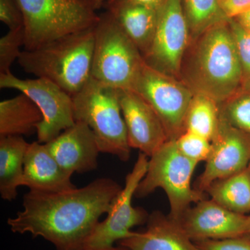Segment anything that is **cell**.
Masks as SVG:
<instances>
[{
  "instance_id": "6da1fadb",
  "label": "cell",
  "mask_w": 250,
  "mask_h": 250,
  "mask_svg": "<svg viewBox=\"0 0 250 250\" xmlns=\"http://www.w3.org/2000/svg\"><path fill=\"white\" fill-rule=\"evenodd\" d=\"M122 188L113 179L102 177L66 191L29 190L23 197V209L7 224L13 232L42 237L57 250H79Z\"/></svg>"
},
{
  "instance_id": "7a4b0ae2",
  "label": "cell",
  "mask_w": 250,
  "mask_h": 250,
  "mask_svg": "<svg viewBox=\"0 0 250 250\" xmlns=\"http://www.w3.org/2000/svg\"><path fill=\"white\" fill-rule=\"evenodd\" d=\"M180 80L193 92L218 104L243 87V72L228 21L191 39L182 62Z\"/></svg>"
},
{
  "instance_id": "3957f363",
  "label": "cell",
  "mask_w": 250,
  "mask_h": 250,
  "mask_svg": "<svg viewBox=\"0 0 250 250\" xmlns=\"http://www.w3.org/2000/svg\"><path fill=\"white\" fill-rule=\"evenodd\" d=\"M95 27L23 50L18 63L24 72L51 81L72 97L91 78Z\"/></svg>"
},
{
  "instance_id": "277c9868",
  "label": "cell",
  "mask_w": 250,
  "mask_h": 250,
  "mask_svg": "<svg viewBox=\"0 0 250 250\" xmlns=\"http://www.w3.org/2000/svg\"><path fill=\"white\" fill-rule=\"evenodd\" d=\"M75 122L88 125L96 138L100 152L129 160L131 148L120 104L119 90L90 78L72 96Z\"/></svg>"
},
{
  "instance_id": "5b68a950",
  "label": "cell",
  "mask_w": 250,
  "mask_h": 250,
  "mask_svg": "<svg viewBox=\"0 0 250 250\" xmlns=\"http://www.w3.org/2000/svg\"><path fill=\"white\" fill-rule=\"evenodd\" d=\"M22 16L24 50L95 27L100 20L80 0H16Z\"/></svg>"
},
{
  "instance_id": "8992f818",
  "label": "cell",
  "mask_w": 250,
  "mask_h": 250,
  "mask_svg": "<svg viewBox=\"0 0 250 250\" xmlns=\"http://www.w3.org/2000/svg\"><path fill=\"white\" fill-rule=\"evenodd\" d=\"M147 172L135 197H144L157 188L166 192L170 205L169 217L175 221L193 204L205 199L204 193L192 188L191 179L197 163L184 155L175 141H166L150 157Z\"/></svg>"
},
{
  "instance_id": "52a82bcc",
  "label": "cell",
  "mask_w": 250,
  "mask_h": 250,
  "mask_svg": "<svg viewBox=\"0 0 250 250\" xmlns=\"http://www.w3.org/2000/svg\"><path fill=\"white\" fill-rule=\"evenodd\" d=\"M145 61L111 13L95 27L91 77L120 90H133Z\"/></svg>"
},
{
  "instance_id": "ba28073f",
  "label": "cell",
  "mask_w": 250,
  "mask_h": 250,
  "mask_svg": "<svg viewBox=\"0 0 250 250\" xmlns=\"http://www.w3.org/2000/svg\"><path fill=\"white\" fill-rule=\"evenodd\" d=\"M133 90L155 112L168 140L175 141L183 134L186 116L195 95L184 82L145 62Z\"/></svg>"
},
{
  "instance_id": "9c48e42d",
  "label": "cell",
  "mask_w": 250,
  "mask_h": 250,
  "mask_svg": "<svg viewBox=\"0 0 250 250\" xmlns=\"http://www.w3.org/2000/svg\"><path fill=\"white\" fill-rule=\"evenodd\" d=\"M0 88L19 90L37 105L42 115L38 141L47 143L75 123L72 97L47 79L21 80L11 72L0 74Z\"/></svg>"
},
{
  "instance_id": "30bf717a",
  "label": "cell",
  "mask_w": 250,
  "mask_h": 250,
  "mask_svg": "<svg viewBox=\"0 0 250 250\" xmlns=\"http://www.w3.org/2000/svg\"><path fill=\"white\" fill-rule=\"evenodd\" d=\"M190 41L182 0H166L158 10L155 34L143 59L152 68L180 80L182 62Z\"/></svg>"
},
{
  "instance_id": "8fae6325",
  "label": "cell",
  "mask_w": 250,
  "mask_h": 250,
  "mask_svg": "<svg viewBox=\"0 0 250 250\" xmlns=\"http://www.w3.org/2000/svg\"><path fill=\"white\" fill-rule=\"evenodd\" d=\"M148 158L146 154L140 153L132 170L125 178V187L112 202L107 216L98 223L84 247L106 248L114 246L115 243L131 236L134 233L131 229L147 223L149 215L143 208L134 207L132 200L147 172Z\"/></svg>"
},
{
  "instance_id": "7c38bea8",
  "label": "cell",
  "mask_w": 250,
  "mask_h": 250,
  "mask_svg": "<svg viewBox=\"0 0 250 250\" xmlns=\"http://www.w3.org/2000/svg\"><path fill=\"white\" fill-rule=\"evenodd\" d=\"M211 143L205 169L195 184V190L204 194L217 181L246 170L250 161V134L221 120L218 134Z\"/></svg>"
},
{
  "instance_id": "4fadbf2b",
  "label": "cell",
  "mask_w": 250,
  "mask_h": 250,
  "mask_svg": "<svg viewBox=\"0 0 250 250\" xmlns=\"http://www.w3.org/2000/svg\"><path fill=\"white\" fill-rule=\"evenodd\" d=\"M176 222L193 242L248 234V215L234 213L211 199L195 204Z\"/></svg>"
},
{
  "instance_id": "5bb4252c",
  "label": "cell",
  "mask_w": 250,
  "mask_h": 250,
  "mask_svg": "<svg viewBox=\"0 0 250 250\" xmlns=\"http://www.w3.org/2000/svg\"><path fill=\"white\" fill-rule=\"evenodd\" d=\"M118 90L130 147L150 157L168 141L165 129L155 112L141 95L133 90Z\"/></svg>"
},
{
  "instance_id": "9a60e30c",
  "label": "cell",
  "mask_w": 250,
  "mask_h": 250,
  "mask_svg": "<svg viewBox=\"0 0 250 250\" xmlns=\"http://www.w3.org/2000/svg\"><path fill=\"white\" fill-rule=\"evenodd\" d=\"M44 144L69 173H85L98 168L100 148L93 131L84 123L75 122L71 127Z\"/></svg>"
},
{
  "instance_id": "2e32d148",
  "label": "cell",
  "mask_w": 250,
  "mask_h": 250,
  "mask_svg": "<svg viewBox=\"0 0 250 250\" xmlns=\"http://www.w3.org/2000/svg\"><path fill=\"white\" fill-rule=\"evenodd\" d=\"M72 174L63 170L49 152L45 144L29 143L24 156L22 184L29 190L59 192L75 188Z\"/></svg>"
},
{
  "instance_id": "e0dca14e",
  "label": "cell",
  "mask_w": 250,
  "mask_h": 250,
  "mask_svg": "<svg viewBox=\"0 0 250 250\" xmlns=\"http://www.w3.org/2000/svg\"><path fill=\"white\" fill-rule=\"evenodd\" d=\"M118 245L129 250H200L177 222L159 211L149 215L145 231H134Z\"/></svg>"
},
{
  "instance_id": "ac0fdd59",
  "label": "cell",
  "mask_w": 250,
  "mask_h": 250,
  "mask_svg": "<svg viewBox=\"0 0 250 250\" xmlns=\"http://www.w3.org/2000/svg\"><path fill=\"white\" fill-rule=\"evenodd\" d=\"M108 11L136 45L143 57L152 45L158 10L117 0L108 4Z\"/></svg>"
},
{
  "instance_id": "d6986e66",
  "label": "cell",
  "mask_w": 250,
  "mask_h": 250,
  "mask_svg": "<svg viewBox=\"0 0 250 250\" xmlns=\"http://www.w3.org/2000/svg\"><path fill=\"white\" fill-rule=\"evenodd\" d=\"M42 121L40 109L25 94L0 103V138L30 136Z\"/></svg>"
},
{
  "instance_id": "ffe728a7",
  "label": "cell",
  "mask_w": 250,
  "mask_h": 250,
  "mask_svg": "<svg viewBox=\"0 0 250 250\" xmlns=\"http://www.w3.org/2000/svg\"><path fill=\"white\" fill-rule=\"evenodd\" d=\"M29 143L23 136L0 138V195L13 201L22 187L24 156Z\"/></svg>"
},
{
  "instance_id": "44dd1931",
  "label": "cell",
  "mask_w": 250,
  "mask_h": 250,
  "mask_svg": "<svg viewBox=\"0 0 250 250\" xmlns=\"http://www.w3.org/2000/svg\"><path fill=\"white\" fill-rule=\"evenodd\" d=\"M210 199L234 213L250 212V174L248 168L221 180L207 189Z\"/></svg>"
},
{
  "instance_id": "7402d4cb",
  "label": "cell",
  "mask_w": 250,
  "mask_h": 250,
  "mask_svg": "<svg viewBox=\"0 0 250 250\" xmlns=\"http://www.w3.org/2000/svg\"><path fill=\"white\" fill-rule=\"evenodd\" d=\"M219 104L209 97L195 94L185 118V131H191L212 141L220 126Z\"/></svg>"
},
{
  "instance_id": "603a6c76",
  "label": "cell",
  "mask_w": 250,
  "mask_h": 250,
  "mask_svg": "<svg viewBox=\"0 0 250 250\" xmlns=\"http://www.w3.org/2000/svg\"><path fill=\"white\" fill-rule=\"evenodd\" d=\"M184 9L191 39L200 36L217 23L228 21L218 0H183Z\"/></svg>"
},
{
  "instance_id": "cb8c5ba5",
  "label": "cell",
  "mask_w": 250,
  "mask_h": 250,
  "mask_svg": "<svg viewBox=\"0 0 250 250\" xmlns=\"http://www.w3.org/2000/svg\"><path fill=\"white\" fill-rule=\"evenodd\" d=\"M219 108L222 121L250 134V88L238 90Z\"/></svg>"
},
{
  "instance_id": "d4e9b609",
  "label": "cell",
  "mask_w": 250,
  "mask_h": 250,
  "mask_svg": "<svg viewBox=\"0 0 250 250\" xmlns=\"http://www.w3.org/2000/svg\"><path fill=\"white\" fill-rule=\"evenodd\" d=\"M24 45V31L23 26L9 29L0 39V74L11 72V67L18 61Z\"/></svg>"
},
{
  "instance_id": "484cf974",
  "label": "cell",
  "mask_w": 250,
  "mask_h": 250,
  "mask_svg": "<svg viewBox=\"0 0 250 250\" xmlns=\"http://www.w3.org/2000/svg\"><path fill=\"white\" fill-rule=\"evenodd\" d=\"M175 142L184 156L197 164L208 160L211 152V141L191 131H184Z\"/></svg>"
},
{
  "instance_id": "4316f807",
  "label": "cell",
  "mask_w": 250,
  "mask_h": 250,
  "mask_svg": "<svg viewBox=\"0 0 250 250\" xmlns=\"http://www.w3.org/2000/svg\"><path fill=\"white\" fill-rule=\"evenodd\" d=\"M229 22L232 31L235 42H236L237 51H238V57H239L242 72H243L242 88H250V32L241 27L234 20H229Z\"/></svg>"
},
{
  "instance_id": "83f0119b",
  "label": "cell",
  "mask_w": 250,
  "mask_h": 250,
  "mask_svg": "<svg viewBox=\"0 0 250 250\" xmlns=\"http://www.w3.org/2000/svg\"><path fill=\"white\" fill-rule=\"evenodd\" d=\"M200 250H250V236L195 242Z\"/></svg>"
},
{
  "instance_id": "f1b7e54d",
  "label": "cell",
  "mask_w": 250,
  "mask_h": 250,
  "mask_svg": "<svg viewBox=\"0 0 250 250\" xmlns=\"http://www.w3.org/2000/svg\"><path fill=\"white\" fill-rule=\"evenodd\" d=\"M0 21L9 29L23 26L22 14L16 0H0Z\"/></svg>"
},
{
  "instance_id": "f546056e",
  "label": "cell",
  "mask_w": 250,
  "mask_h": 250,
  "mask_svg": "<svg viewBox=\"0 0 250 250\" xmlns=\"http://www.w3.org/2000/svg\"><path fill=\"white\" fill-rule=\"evenodd\" d=\"M220 9L228 20L234 19L250 10V0H218Z\"/></svg>"
},
{
  "instance_id": "4dcf8cb0",
  "label": "cell",
  "mask_w": 250,
  "mask_h": 250,
  "mask_svg": "<svg viewBox=\"0 0 250 250\" xmlns=\"http://www.w3.org/2000/svg\"><path fill=\"white\" fill-rule=\"evenodd\" d=\"M121 1L130 3V4L141 5V6H146V7L151 8L153 9L159 10L166 0H121Z\"/></svg>"
},
{
  "instance_id": "1f68e13d",
  "label": "cell",
  "mask_w": 250,
  "mask_h": 250,
  "mask_svg": "<svg viewBox=\"0 0 250 250\" xmlns=\"http://www.w3.org/2000/svg\"><path fill=\"white\" fill-rule=\"evenodd\" d=\"M233 20L243 29L250 32V10Z\"/></svg>"
},
{
  "instance_id": "d6a6232c",
  "label": "cell",
  "mask_w": 250,
  "mask_h": 250,
  "mask_svg": "<svg viewBox=\"0 0 250 250\" xmlns=\"http://www.w3.org/2000/svg\"><path fill=\"white\" fill-rule=\"evenodd\" d=\"M80 1L95 11L100 9L104 4V0H80Z\"/></svg>"
},
{
  "instance_id": "836d02e7",
  "label": "cell",
  "mask_w": 250,
  "mask_h": 250,
  "mask_svg": "<svg viewBox=\"0 0 250 250\" xmlns=\"http://www.w3.org/2000/svg\"><path fill=\"white\" fill-rule=\"evenodd\" d=\"M79 250H129L125 247L119 246L106 247V248H89V247H84L82 249Z\"/></svg>"
},
{
  "instance_id": "e575fe53",
  "label": "cell",
  "mask_w": 250,
  "mask_h": 250,
  "mask_svg": "<svg viewBox=\"0 0 250 250\" xmlns=\"http://www.w3.org/2000/svg\"><path fill=\"white\" fill-rule=\"evenodd\" d=\"M248 234L250 236V215H248Z\"/></svg>"
},
{
  "instance_id": "d590c367",
  "label": "cell",
  "mask_w": 250,
  "mask_h": 250,
  "mask_svg": "<svg viewBox=\"0 0 250 250\" xmlns=\"http://www.w3.org/2000/svg\"><path fill=\"white\" fill-rule=\"evenodd\" d=\"M111 0H104V3H106V4H108V3H109L110 1H111Z\"/></svg>"
},
{
  "instance_id": "8d00e7d4",
  "label": "cell",
  "mask_w": 250,
  "mask_h": 250,
  "mask_svg": "<svg viewBox=\"0 0 250 250\" xmlns=\"http://www.w3.org/2000/svg\"><path fill=\"white\" fill-rule=\"evenodd\" d=\"M248 172H249V173L250 174V161L249 165H248Z\"/></svg>"
},
{
  "instance_id": "74e56055",
  "label": "cell",
  "mask_w": 250,
  "mask_h": 250,
  "mask_svg": "<svg viewBox=\"0 0 250 250\" xmlns=\"http://www.w3.org/2000/svg\"><path fill=\"white\" fill-rule=\"evenodd\" d=\"M116 1V0H111V1H110V2H109V3H108V4H110V3L113 2V1Z\"/></svg>"
}]
</instances>
